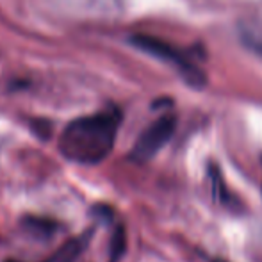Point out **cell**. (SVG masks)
Instances as JSON below:
<instances>
[{"label":"cell","mask_w":262,"mask_h":262,"mask_svg":"<svg viewBox=\"0 0 262 262\" xmlns=\"http://www.w3.org/2000/svg\"><path fill=\"white\" fill-rule=\"evenodd\" d=\"M120 121L114 107L70 121L59 138V152L72 162L98 164L113 150Z\"/></svg>","instance_id":"obj_1"},{"label":"cell","mask_w":262,"mask_h":262,"mask_svg":"<svg viewBox=\"0 0 262 262\" xmlns=\"http://www.w3.org/2000/svg\"><path fill=\"white\" fill-rule=\"evenodd\" d=\"M130 43L138 47V49L148 52L150 55H156V57L162 59V61H168L169 64L177 66V70L182 73V77L187 80V84H191L193 88H202L205 84V75L196 68V64H193L186 55L180 50H177L175 47H171L169 43L146 34L130 36Z\"/></svg>","instance_id":"obj_2"},{"label":"cell","mask_w":262,"mask_h":262,"mask_svg":"<svg viewBox=\"0 0 262 262\" xmlns=\"http://www.w3.org/2000/svg\"><path fill=\"white\" fill-rule=\"evenodd\" d=\"M177 127V118L173 114H164L157 118L152 125L143 130L130 150V159L134 162H146L157 156V152L171 139Z\"/></svg>","instance_id":"obj_3"},{"label":"cell","mask_w":262,"mask_h":262,"mask_svg":"<svg viewBox=\"0 0 262 262\" xmlns=\"http://www.w3.org/2000/svg\"><path fill=\"white\" fill-rule=\"evenodd\" d=\"M123 252H125V230L123 227H118L113 243H111V262H118V259H120Z\"/></svg>","instance_id":"obj_4"},{"label":"cell","mask_w":262,"mask_h":262,"mask_svg":"<svg viewBox=\"0 0 262 262\" xmlns=\"http://www.w3.org/2000/svg\"><path fill=\"white\" fill-rule=\"evenodd\" d=\"M214 262H225V260H214Z\"/></svg>","instance_id":"obj_5"}]
</instances>
